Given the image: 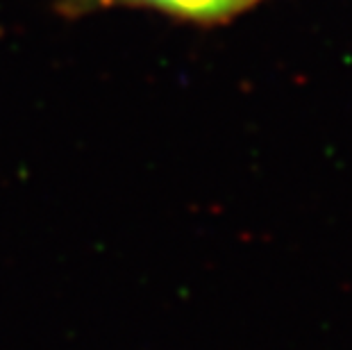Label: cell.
<instances>
[{"label":"cell","instance_id":"1","mask_svg":"<svg viewBox=\"0 0 352 350\" xmlns=\"http://www.w3.org/2000/svg\"><path fill=\"white\" fill-rule=\"evenodd\" d=\"M264 0H59L55 10L64 19L91 17L107 10H144L179 23L216 28L248 14Z\"/></svg>","mask_w":352,"mask_h":350}]
</instances>
